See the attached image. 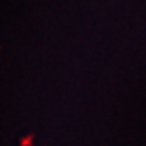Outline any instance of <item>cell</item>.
Instances as JSON below:
<instances>
[{
	"mask_svg": "<svg viewBox=\"0 0 146 146\" xmlns=\"http://www.w3.org/2000/svg\"><path fill=\"white\" fill-rule=\"evenodd\" d=\"M31 138H33V135H28L27 138H23L20 141V146H31Z\"/></svg>",
	"mask_w": 146,
	"mask_h": 146,
	"instance_id": "obj_1",
	"label": "cell"
}]
</instances>
